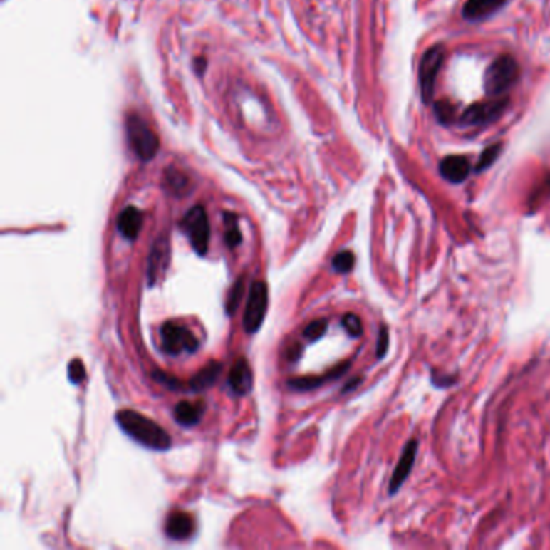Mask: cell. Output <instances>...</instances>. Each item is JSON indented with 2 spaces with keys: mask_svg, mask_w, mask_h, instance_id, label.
Returning a JSON list of instances; mask_svg holds the SVG:
<instances>
[{
  "mask_svg": "<svg viewBox=\"0 0 550 550\" xmlns=\"http://www.w3.org/2000/svg\"><path fill=\"white\" fill-rule=\"evenodd\" d=\"M115 420L118 421L120 427L128 436L142 444L144 447L154 450H167L171 447L170 434L162 426H158L155 421L144 417L139 412L125 408V410H120L115 415Z\"/></svg>",
  "mask_w": 550,
  "mask_h": 550,
  "instance_id": "obj_1",
  "label": "cell"
},
{
  "mask_svg": "<svg viewBox=\"0 0 550 550\" xmlns=\"http://www.w3.org/2000/svg\"><path fill=\"white\" fill-rule=\"evenodd\" d=\"M519 78V66L517 60L509 55H502L489 66L484 78V89L489 97H500L517 84Z\"/></svg>",
  "mask_w": 550,
  "mask_h": 550,
  "instance_id": "obj_2",
  "label": "cell"
},
{
  "mask_svg": "<svg viewBox=\"0 0 550 550\" xmlns=\"http://www.w3.org/2000/svg\"><path fill=\"white\" fill-rule=\"evenodd\" d=\"M126 133L133 152L140 160L149 162L157 155L160 147L158 138L144 118H140L139 115H130L126 120Z\"/></svg>",
  "mask_w": 550,
  "mask_h": 550,
  "instance_id": "obj_3",
  "label": "cell"
},
{
  "mask_svg": "<svg viewBox=\"0 0 550 550\" xmlns=\"http://www.w3.org/2000/svg\"><path fill=\"white\" fill-rule=\"evenodd\" d=\"M181 228L191 241L192 247L199 255L209 252L210 246V222L205 209L202 205H195L189 210L185 218L181 219Z\"/></svg>",
  "mask_w": 550,
  "mask_h": 550,
  "instance_id": "obj_4",
  "label": "cell"
},
{
  "mask_svg": "<svg viewBox=\"0 0 550 550\" xmlns=\"http://www.w3.org/2000/svg\"><path fill=\"white\" fill-rule=\"evenodd\" d=\"M268 310V286L264 281H255L250 286L246 310H244V329L247 333H256L264 325Z\"/></svg>",
  "mask_w": 550,
  "mask_h": 550,
  "instance_id": "obj_5",
  "label": "cell"
},
{
  "mask_svg": "<svg viewBox=\"0 0 550 550\" xmlns=\"http://www.w3.org/2000/svg\"><path fill=\"white\" fill-rule=\"evenodd\" d=\"M444 47L441 44H436L427 48L420 60V89L425 103H430L432 99L434 88H436V79L444 62Z\"/></svg>",
  "mask_w": 550,
  "mask_h": 550,
  "instance_id": "obj_6",
  "label": "cell"
},
{
  "mask_svg": "<svg viewBox=\"0 0 550 550\" xmlns=\"http://www.w3.org/2000/svg\"><path fill=\"white\" fill-rule=\"evenodd\" d=\"M163 349L171 356H180L181 352L192 353L197 351L199 341L187 328L175 321H167L160 329Z\"/></svg>",
  "mask_w": 550,
  "mask_h": 550,
  "instance_id": "obj_7",
  "label": "cell"
},
{
  "mask_svg": "<svg viewBox=\"0 0 550 550\" xmlns=\"http://www.w3.org/2000/svg\"><path fill=\"white\" fill-rule=\"evenodd\" d=\"M507 103H509V100L499 99V97L489 102L476 103V105H472L465 110V113L462 115V123L467 126H482L492 123V121L502 117V113L507 108Z\"/></svg>",
  "mask_w": 550,
  "mask_h": 550,
  "instance_id": "obj_8",
  "label": "cell"
},
{
  "mask_svg": "<svg viewBox=\"0 0 550 550\" xmlns=\"http://www.w3.org/2000/svg\"><path fill=\"white\" fill-rule=\"evenodd\" d=\"M228 384L237 395H247L254 386V375L249 362L244 357L237 358L228 375Z\"/></svg>",
  "mask_w": 550,
  "mask_h": 550,
  "instance_id": "obj_9",
  "label": "cell"
},
{
  "mask_svg": "<svg viewBox=\"0 0 550 550\" xmlns=\"http://www.w3.org/2000/svg\"><path fill=\"white\" fill-rule=\"evenodd\" d=\"M417 450H418L417 441H410L405 445V449H403V452H402L400 460H399V463H397V467L394 469L393 479H390V482H389V492L390 494L399 491L400 486L403 484V481L408 478V474H410L412 468H413L415 457H417Z\"/></svg>",
  "mask_w": 550,
  "mask_h": 550,
  "instance_id": "obj_10",
  "label": "cell"
},
{
  "mask_svg": "<svg viewBox=\"0 0 550 550\" xmlns=\"http://www.w3.org/2000/svg\"><path fill=\"white\" fill-rule=\"evenodd\" d=\"M168 239H157L154 242V247H152L150 252V259H149V271H147V278H149V284L154 286L158 279H160L162 274L167 270L168 265Z\"/></svg>",
  "mask_w": 550,
  "mask_h": 550,
  "instance_id": "obj_11",
  "label": "cell"
},
{
  "mask_svg": "<svg viewBox=\"0 0 550 550\" xmlns=\"http://www.w3.org/2000/svg\"><path fill=\"white\" fill-rule=\"evenodd\" d=\"M439 171L445 180L450 182H462L465 181L472 171V165H469L468 158L462 155H450L445 157L444 160L439 163Z\"/></svg>",
  "mask_w": 550,
  "mask_h": 550,
  "instance_id": "obj_12",
  "label": "cell"
},
{
  "mask_svg": "<svg viewBox=\"0 0 550 550\" xmlns=\"http://www.w3.org/2000/svg\"><path fill=\"white\" fill-rule=\"evenodd\" d=\"M140 226H142V213H140L136 207H126L125 210H121L117 219V228L125 239H136L139 236Z\"/></svg>",
  "mask_w": 550,
  "mask_h": 550,
  "instance_id": "obj_13",
  "label": "cell"
},
{
  "mask_svg": "<svg viewBox=\"0 0 550 550\" xmlns=\"http://www.w3.org/2000/svg\"><path fill=\"white\" fill-rule=\"evenodd\" d=\"M507 0H467L465 7H463V16L469 21L484 20L494 11H497Z\"/></svg>",
  "mask_w": 550,
  "mask_h": 550,
  "instance_id": "obj_14",
  "label": "cell"
},
{
  "mask_svg": "<svg viewBox=\"0 0 550 550\" xmlns=\"http://www.w3.org/2000/svg\"><path fill=\"white\" fill-rule=\"evenodd\" d=\"M194 522L192 517L186 512L176 510L167 519V534L171 539H186L192 534Z\"/></svg>",
  "mask_w": 550,
  "mask_h": 550,
  "instance_id": "obj_15",
  "label": "cell"
},
{
  "mask_svg": "<svg viewBox=\"0 0 550 550\" xmlns=\"http://www.w3.org/2000/svg\"><path fill=\"white\" fill-rule=\"evenodd\" d=\"M205 405L202 402H187L182 400L175 407V420L182 426L197 425L200 418L204 417Z\"/></svg>",
  "mask_w": 550,
  "mask_h": 550,
  "instance_id": "obj_16",
  "label": "cell"
},
{
  "mask_svg": "<svg viewBox=\"0 0 550 550\" xmlns=\"http://www.w3.org/2000/svg\"><path fill=\"white\" fill-rule=\"evenodd\" d=\"M219 375H222V363L210 362L209 365H205L191 381H189V386H191V389L194 390H204L207 388L213 386Z\"/></svg>",
  "mask_w": 550,
  "mask_h": 550,
  "instance_id": "obj_17",
  "label": "cell"
},
{
  "mask_svg": "<svg viewBox=\"0 0 550 550\" xmlns=\"http://www.w3.org/2000/svg\"><path fill=\"white\" fill-rule=\"evenodd\" d=\"M347 366H349V363H344L338 366V368H334V371L329 373V375L326 376H307V378H297V380H291L289 381V388L292 389H297V390H310V389H315L318 386H321L323 383H325L326 380H331V378H338L339 375H342V373L346 371Z\"/></svg>",
  "mask_w": 550,
  "mask_h": 550,
  "instance_id": "obj_18",
  "label": "cell"
},
{
  "mask_svg": "<svg viewBox=\"0 0 550 550\" xmlns=\"http://www.w3.org/2000/svg\"><path fill=\"white\" fill-rule=\"evenodd\" d=\"M224 226H226V231H224L226 246L229 249H236L242 242V234H241L239 224H237V217L234 213H228V212L224 213Z\"/></svg>",
  "mask_w": 550,
  "mask_h": 550,
  "instance_id": "obj_19",
  "label": "cell"
},
{
  "mask_svg": "<svg viewBox=\"0 0 550 550\" xmlns=\"http://www.w3.org/2000/svg\"><path fill=\"white\" fill-rule=\"evenodd\" d=\"M353 264H356V256L349 250H342L333 259V268L338 273H349Z\"/></svg>",
  "mask_w": 550,
  "mask_h": 550,
  "instance_id": "obj_20",
  "label": "cell"
},
{
  "mask_svg": "<svg viewBox=\"0 0 550 550\" xmlns=\"http://www.w3.org/2000/svg\"><path fill=\"white\" fill-rule=\"evenodd\" d=\"M167 182L171 191H175L176 194H182V191L187 187V178L180 171L175 170H168L167 171Z\"/></svg>",
  "mask_w": 550,
  "mask_h": 550,
  "instance_id": "obj_21",
  "label": "cell"
},
{
  "mask_svg": "<svg viewBox=\"0 0 550 550\" xmlns=\"http://www.w3.org/2000/svg\"><path fill=\"white\" fill-rule=\"evenodd\" d=\"M242 294H244V283H242V279H239L233 286V289H231V292H229L228 301H226V311H228V315L234 313L237 305H239V302H241Z\"/></svg>",
  "mask_w": 550,
  "mask_h": 550,
  "instance_id": "obj_22",
  "label": "cell"
},
{
  "mask_svg": "<svg viewBox=\"0 0 550 550\" xmlns=\"http://www.w3.org/2000/svg\"><path fill=\"white\" fill-rule=\"evenodd\" d=\"M342 326L346 328V331L349 333L352 338H358V336H362L363 333L362 320L353 313H347L344 318H342Z\"/></svg>",
  "mask_w": 550,
  "mask_h": 550,
  "instance_id": "obj_23",
  "label": "cell"
},
{
  "mask_svg": "<svg viewBox=\"0 0 550 550\" xmlns=\"http://www.w3.org/2000/svg\"><path fill=\"white\" fill-rule=\"evenodd\" d=\"M326 329H328L326 320H315V321H311L307 328H305L303 336L308 341L313 342V341H318L320 338H323V334L326 333Z\"/></svg>",
  "mask_w": 550,
  "mask_h": 550,
  "instance_id": "obj_24",
  "label": "cell"
},
{
  "mask_svg": "<svg viewBox=\"0 0 550 550\" xmlns=\"http://www.w3.org/2000/svg\"><path fill=\"white\" fill-rule=\"evenodd\" d=\"M500 149H502L500 147V144H494V145H491V147H487L484 152H482L479 162H478V165H476V170L482 171L484 168L491 167V165L497 160V157L500 154Z\"/></svg>",
  "mask_w": 550,
  "mask_h": 550,
  "instance_id": "obj_25",
  "label": "cell"
},
{
  "mask_svg": "<svg viewBox=\"0 0 550 550\" xmlns=\"http://www.w3.org/2000/svg\"><path fill=\"white\" fill-rule=\"evenodd\" d=\"M434 112H436V117L441 123H447V125L454 120V115H455L454 107H452L449 102H444V100L437 102L436 105H434Z\"/></svg>",
  "mask_w": 550,
  "mask_h": 550,
  "instance_id": "obj_26",
  "label": "cell"
},
{
  "mask_svg": "<svg viewBox=\"0 0 550 550\" xmlns=\"http://www.w3.org/2000/svg\"><path fill=\"white\" fill-rule=\"evenodd\" d=\"M68 378H70V381L73 384H79V383L84 381L85 368H84V365H83V362L79 358H75V360H71V362H70V365H68Z\"/></svg>",
  "mask_w": 550,
  "mask_h": 550,
  "instance_id": "obj_27",
  "label": "cell"
},
{
  "mask_svg": "<svg viewBox=\"0 0 550 550\" xmlns=\"http://www.w3.org/2000/svg\"><path fill=\"white\" fill-rule=\"evenodd\" d=\"M388 344H389V333L386 326H383L380 329V338H378V349H376V356L383 358L384 353L388 352Z\"/></svg>",
  "mask_w": 550,
  "mask_h": 550,
  "instance_id": "obj_28",
  "label": "cell"
}]
</instances>
